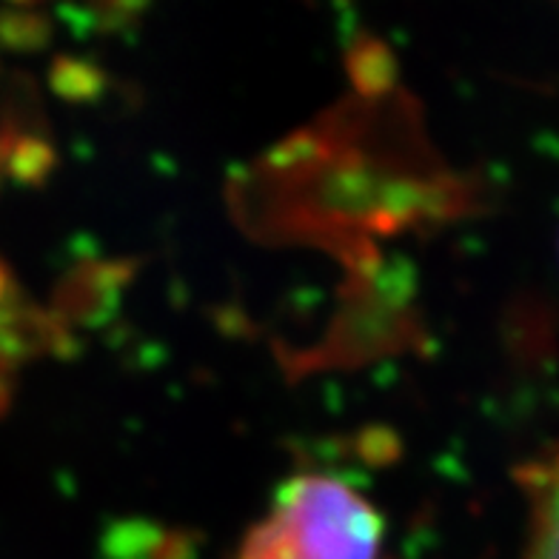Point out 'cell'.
Masks as SVG:
<instances>
[{"mask_svg":"<svg viewBox=\"0 0 559 559\" xmlns=\"http://www.w3.org/2000/svg\"><path fill=\"white\" fill-rule=\"evenodd\" d=\"M383 514L360 488L309 472L283 483L240 543L237 559H380Z\"/></svg>","mask_w":559,"mask_h":559,"instance_id":"cell-1","label":"cell"},{"mask_svg":"<svg viewBox=\"0 0 559 559\" xmlns=\"http://www.w3.org/2000/svg\"><path fill=\"white\" fill-rule=\"evenodd\" d=\"M58 329L0 260V412L7 408L23 371L52 352Z\"/></svg>","mask_w":559,"mask_h":559,"instance_id":"cell-2","label":"cell"},{"mask_svg":"<svg viewBox=\"0 0 559 559\" xmlns=\"http://www.w3.org/2000/svg\"><path fill=\"white\" fill-rule=\"evenodd\" d=\"M528 545L525 559H559V449L528 465Z\"/></svg>","mask_w":559,"mask_h":559,"instance_id":"cell-3","label":"cell"}]
</instances>
